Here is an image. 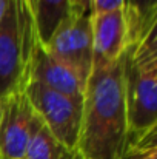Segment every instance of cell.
Listing matches in <instances>:
<instances>
[{
    "label": "cell",
    "instance_id": "1",
    "mask_svg": "<svg viewBox=\"0 0 157 159\" xmlns=\"http://www.w3.org/2000/svg\"><path fill=\"white\" fill-rule=\"evenodd\" d=\"M126 133L122 54L112 63H93L83 91L76 152L80 159H125Z\"/></svg>",
    "mask_w": 157,
    "mask_h": 159
},
{
    "label": "cell",
    "instance_id": "2",
    "mask_svg": "<svg viewBox=\"0 0 157 159\" xmlns=\"http://www.w3.org/2000/svg\"><path fill=\"white\" fill-rule=\"evenodd\" d=\"M123 85L126 104L125 159L157 150V36L153 30L123 51Z\"/></svg>",
    "mask_w": 157,
    "mask_h": 159
},
{
    "label": "cell",
    "instance_id": "3",
    "mask_svg": "<svg viewBox=\"0 0 157 159\" xmlns=\"http://www.w3.org/2000/svg\"><path fill=\"white\" fill-rule=\"evenodd\" d=\"M37 43L34 14L26 0H8L0 20V99L25 90Z\"/></svg>",
    "mask_w": 157,
    "mask_h": 159
},
{
    "label": "cell",
    "instance_id": "4",
    "mask_svg": "<svg viewBox=\"0 0 157 159\" xmlns=\"http://www.w3.org/2000/svg\"><path fill=\"white\" fill-rule=\"evenodd\" d=\"M89 0L80 8H72L66 20L54 31L51 39L43 48L48 53L72 68L86 84L93 70V26H91Z\"/></svg>",
    "mask_w": 157,
    "mask_h": 159
},
{
    "label": "cell",
    "instance_id": "5",
    "mask_svg": "<svg viewBox=\"0 0 157 159\" xmlns=\"http://www.w3.org/2000/svg\"><path fill=\"white\" fill-rule=\"evenodd\" d=\"M23 93L52 136L68 150L76 152L82 124V102L50 88L28 82Z\"/></svg>",
    "mask_w": 157,
    "mask_h": 159
},
{
    "label": "cell",
    "instance_id": "6",
    "mask_svg": "<svg viewBox=\"0 0 157 159\" xmlns=\"http://www.w3.org/2000/svg\"><path fill=\"white\" fill-rule=\"evenodd\" d=\"M42 124L23 91L0 99V159L23 158Z\"/></svg>",
    "mask_w": 157,
    "mask_h": 159
},
{
    "label": "cell",
    "instance_id": "7",
    "mask_svg": "<svg viewBox=\"0 0 157 159\" xmlns=\"http://www.w3.org/2000/svg\"><path fill=\"white\" fill-rule=\"evenodd\" d=\"M29 82H37L74 101H83V91L86 85L72 68L51 56L43 48V45H40V42L34 50L29 68Z\"/></svg>",
    "mask_w": 157,
    "mask_h": 159
},
{
    "label": "cell",
    "instance_id": "8",
    "mask_svg": "<svg viewBox=\"0 0 157 159\" xmlns=\"http://www.w3.org/2000/svg\"><path fill=\"white\" fill-rule=\"evenodd\" d=\"M93 63H112L126 48V30L122 9L93 14Z\"/></svg>",
    "mask_w": 157,
    "mask_h": 159
},
{
    "label": "cell",
    "instance_id": "9",
    "mask_svg": "<svg viewBox=\"0 0 157 159\" xmlns=\"http://www.w3.org/2000/svg\"><path fill=\"white\" fill-rule=\"evenodd\" d=\"M126 47L146 37L157 26V0H123Z\"/></svg>",
    "mask_w": 157,
    "mask_h": 159
},
{
    "label": "cell",
    "instance_id": "10",
    "mask_svg": "<svg viewBox=\"0 0 157 159\" xmlns=\"http://www.w3.org/2000/svg\"><path fill=\"white\" fill-rule=\"evenodd\" d=\"M71 11V0H36L33 14L40 45L48 43L54 31L68 19Z\"/></svg>",
    "mask_w": 157,
    "mask_h": 159
},
{
    "label": "cell",
    "instance_id": "11",
    "mask_svg": "<svg viewBox=\"0 0 157 159\" xmlns=\"http://www.w3.org/2000/svg\"><path fill=\"white\" fill-rule=\"evenodd\" d=\"M76 152L65 148L42 124L39 131L29 141L22 159H72Z\"/></svg>",
    "mask_w": 157,
    "mask_h": 159
},
{
    "label": "cell",
    "instance_id": "12",
    "mask_svg": "<svg viewBox=\"0 0 157 159\" xmlns=\"http://www.w3.org/2000/svg\"><path fill=\"white\" fill-rule=\"evenodd\" d=\"M123 0H89L93 14H103L116 9H122Z\"/></svg>",
    "mask_w": 157,
    "mask_h": 159
},
{
    "label": "cell",
    "instance_id": "13",
    "mask_svg": "<svg viewBox=\"0 0 157 159\" xmlns=\"http://www.w3.org/2000/svg\"><path fill=\"white\" fill-rule=\"evenodd\" d=\"M133 159H157V150H153V152H148L145 155H140L137 158H133Z\"/></svg>",
    "mask_w": 157,
    "mask_h": 159
},
{
    "label": "cell",
    "instance_id": "14",
    "mask_svg": "<svg viewBox=\"0 0 157 159\" xmlns=\"http://www.w3.org/2000/svg\"><path fill=\"white\" fill-rule=\"evenodd\" d=\"M6 2H8V0H0V20H2V16H3V11H5V6H6Z\"/></svg>",
    "mask_w": 157,
    "mask_h": 159
},
{
    "label": "cell",
    "instance_id": "15",
    "mask_svg": "<svg viewBox=\"0 0 157 159\" xmlns=\"http://www.w3.org/2000/svg\"><path fill=\"white\" fill-rule=\"evenodd\" d=\"M26 3H28V6L31 8V11L34 9V3H36V0H26Z\"/></svg>",
    "mask_w": 157,
    "mask_h": 159
}]
</instances>
